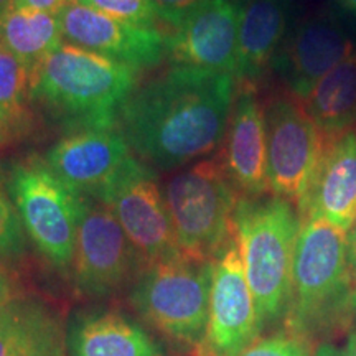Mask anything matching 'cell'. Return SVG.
<instances>
[{
    "label": "cell",
    "mask_w": 356,
    "mask_h": 356,
    "mask_svg": "<svg viewBox=\"0 0 356 356\" xmlns=\"http://www.w3.org/2000/svg\"><path fill=\"white\" fill-rule=\"evenodd\" d=\"M236 89L229 73L173 65L132 92L118 127L149 167H186L222 144Z\"/></svg>",
    "instance_id": "obj_1"
},
{
    "label": "cell",
    "mask_w": 356,
    "mask_h": 356,
    "mask_svg": "<svg viewBox=\"0 0 356 356\" xmlns=\"http://www.w3.org/2000/svg\"><path fill=\"white\" fill-rule=\"evenodd\" d=\"M137 73L63 42L30 76V99L68 134L114 129L137 89Z\"/></svg>",
    "instance_id": "obj_2"
},
{
    "label": "cell",
    "mask_w": 356,
    "mask_h": 356,
    "mask_svg": "<svg viewBox=\"0 0 356 356\" xmlns=\"http://www.w3.org/2000/svg\"><path fill=\"white\" fill-rule=\"evenodd\" d=\"M300 226L299 210L289 200L241 197L236 204L234 234L262 327L287 317Z\"/></svg>",
    "instance_id": "obj_3"
},
{
    "label": "cell",
    "mask_w": 356,
    "mask_h": 356,
    "mask_svg": "<svg viewBox=\"0 0 356 356\" xmlns=\"http://www.w3.org/2000/svg\"><path fill=\"white\" fill-rule=\"evenodd\" d=\"M353 287L345 231L322 218H302L286 317L291 333L314 337L346 317Z\"/></svg>",
    "instance_id": "obj_4"
},
{
    "label": "cell",
    "mask_w": 356,
    "mask_h": 356,
    "mask_svg": "<svg viewBox=\"0 0 356 356\" xmlns=\"http://www.w3.org/2000/svg\"><path fill=\"white\" fill-rule=\"evenodd\" d=\"M213 261L178 254L147 264L134 280L131 304L150 327L197 350L210 314Z\"/></svg>",
    "instance_id": "obj_5"
},
{
    "label": "cell",
    "mask_w": 356,
    "mask_h": 356,
    "mask_svg": "<svg viewBox=\"0 0 356 356\" xmlns=\"http://www.w3.org/2000/svg\"><path fill=\"white\" fill-rule=\"evenodd\" d=\"M173 233L181 254L213 261L234 236L239 193L218 159L178 168L163 186Z\"/></svg>",
    "instance_id": "obj_6"
},
{
    "label": "cell",
    "mask_w": 356,
    "mask_h": 356,
    "mask_svg": "<svg viewBox=\"0 0 356 356\" xmlns=\"http://www.w3.org/2000/svg\"><path fill=\"white\" fill-rule=\"evenodd\" d=\"M6 185L33 246L53 267L70 273L83 215V195L61 181L40 155L17 160Z\"/></svg>",
    "instance_id": "obj_7"
},
{
    "label": "cell",
    "mask_w": 356,
    "mask_h": 356,
    "mask_svg": "<svg viewBox=\"0 0 356 356\" xmlns=\"http://www.w3.org/2000/svg\"><path fill=\"white\" fill-rule=\"evenodd\" d=\"M264 119L269 191L299 207L332 140L291 95L270 97Z\"/></svg>",
    "instance_id": "obj_8"
},
{
    "label": "cell",
    "mask_w": 356,
    "mask_h": 356,
    "mask_svg": "<svg viewBox=\"0 0 356 356\" xmlns=\"http://www.w3.org/2000/svg\"><path fill=\"white\" fill-rule=\"evenodd\" d=\"M145 267L139 251L106 204L84 197L71 273L74 287L89 299L119 292Z\"/></svg>",
    "instance_id": "obj_9"
},
{
    "label": "cell",
    "mask_w": 356,
    "mask_h": 356,
    "mask_svg": "<svg viewBox=\"0 0 356 356\" xmlns=\"http://www.w3.org/2000/svg\"><path fill=\"white\" fill-rule=\"evenodd\" d=\"M95 200L118 218L145 266L181 254L157 175L136 155Z\"/></svg>",
    "instance_id": "obj_10"
},
{
    "label": "cell",
    "mask_w": 356,
    "mask_h": 356,
    "mask_svg": "<svg viewBox=\"0 0 356 356\" xmlns=\"http://www.w3.org/2000/svg\"><path fill=\"white\" fill-rule=\"evenodd\" d=\"M261 330L234 234L213 259L210 314L195 356H241L259 338Z\"/></svg>",
    "instance_id": "obj_11"
},
{
    "label": "cell",
    "mask_w": 356,
    "mask_h": 356,
    "mask_svg": "<svg viewBox=\"0 0 356 356\" xmlns=\"http://www.w3.org/2000/svg\"><path fill=\"white\" fill-rule=\"evenodd\" d=\"M56 17L66 43L136 71L152 70L167 56V37L157 26L129 24L83 3H65Z\"/></svg>",
    "instance_id": "obj_12"
},
{
    "label": "cell",
    "mask_w": 356,
    "mask_h": 356,
    "mask_svg": "<svg viewBox=\"0 0 356 356\" xmlns=\"http://www.w3.org/2000/svg\"><path fill=\"white\" fill-rule=\"evenodd\" d=\"M355 50L348 26L325 13L300 22L280 44L273 65L289 95L304 102L320 79Z\"/></svg>",
    "instance_id": "obj_13"
},
{
    "label": "cell",
    "mask_w": 356,
    "mask_h": 356,
    "mask_svg": "<svg viewBox=\"0 0 356 356\" xmlns=\"http://www.w3.org/2000/svg\"><path fill=\"white\" fill-rule=\"evenodd\" d=\"M241 0H203L167 35L173 65L236 73Z\"/></svg>",
    "instance_id": "obj_14"
},
{
    "label": "cell",
    "mask_w": 356,
    "mask_h": 356,
    "mask_svg": "<svg viewBox=\"0 0 356 356\" xmlns=\"http://www.w3.org/2000/svg\"><path fill=\"white\" fill-rule=\"evenodd\" d=\"M132 155L121 131L114 127L68 134L50 147L44 160L71 190L96 198Z\"/></svg>",
    "instance_id": "obj_15"
},
{
    "label": "cell",
    "mask_w": 356,
    "mask_h": 356,
    "mask_svg": "<svg viewBox=\"0 0 356 356\" xmlns=\"http://www.w3.org/2000/svg\"><path fill=\"white\" fill-rule=\"evenodd\" d=\"M221 163L243 198H261L267 185V145L264 104L254 83H238L225 136Z\"/></svg>",
    "instance_id": "obj_16"
},
{
    "label": "cell",
    "mask_w": 356,
    "mask_h": 356,
    "mask_svg": "<svg viewBox=\"0 0 356 356\" xmlns=\"http://www.w3.org/2000/svg\"><path fill=\"white\" fill-rule=\"evenodd\" d=\"M297 210L300 218H322L348 233L356 218V132L328 145Z\"/></svg>",
    "instance_id": "obj_17"
},
{
    "label": "cell",
    "mask_w": 356,
    "mask_h": 356,
    "mask_svg": "<svg viewBox=\"0 0 356 356\" xmlns=\"http://www.w3.org/2000/svg\"><path fill=\"white\" fill-rule=\"evenodd\" d=\"M68 356H167L139 323L118 310L76 314L66 332Z\"/></svg>",
    "instance_id": "obj_18"
},
{
    "label": "cell",
    "mask_w": 356,
    "mask_h": 356,
    "mask_svg": "<svg viewBox=\"0 0 356 356\" xmlns=\"http://www.w3.org/2000/svg\"><path fill=\"white\" fill-rule=\"evenodd\" d=\"M286 0H241L234 78L254 83L286 40Z\"/></svg>",
    "instance_id": "obj_19"
},
{
    "label": "cell",
    "mask_w": 356,
    "mask_h": 356,
    "mask_svg": "<svg viewBox=\"0 0 356 356\" xmlns=\"http://www.w3.org/2000/svg\"><path fill=\"white\" fill-rule=\"evenodd\" d=\"M302 104L328 140L356 132V50L325 74Z\"/></svg>",
    "instance_id": "obj_20"
},
{
    "label": "cell",
    "mask_w": 356,
    "mask_h": 356,
    "mask_svg": "<svg viewBox=\"0 0 356 356\" xmlns=\"http://www.w3.org/2000/svg\"><path fill=\"white\" fill-rule=\"evenodd\" d=\"M63 42L56 13L12 7L0 12V47L19 60L30 76Z\"/></svg>",
    "instance_id": "obj_21"
},
{
    "label": "cell",
    "mask_w": 356,
    "mask_h": 356,
    "mask_svg": "<svg viewBox=\"0 0 356 356\" xmlns=\"http://www.w3.org/2000/svg\"><path fill=\"white\" fill-rule=\"evenodd\" d=\"M58 318L37 299L19 297L0 309V356H17Z\"/></svg>",
    "instance_id": "obj_22"
},
{
    "label": "cell",
    "mask_w": 356,
    "mask_h": 356,
    "mask_svg": "<svg viewBox=\"0 0 356 356\" xmlns=\"http://www.w3.org/2000/svg\"><path fill=\"white\" fill-rule=\"evenodd\" d=\"M30 74L12 53L0 47V131L10 137L25 134L32 121Z\"/></svg>",
    "instance_id": "obj_23"
},
{
    "label": "cell",
    "mask_w": 356,
    "mask_h": 356,
    "mask_svg": "<svg viewBox=\"0 0 356 356\" xmlns=\"http://www.w3.org/2000/svg\"><path fill=\"white\" fill-rule=\"evenodd\" d=\"M26 238L19 211L0 178V264L24 256Z\"/></svg>",
    "instance_id": "obj_24"
},
{
    "label": "cell",
    "mask_w": 356,
    "mask_h": 356,
    "mask_svg": "<svg viewBox=\"0 0 356 356\" xmlns=\"http://www.w3.org/2000/svg\"><path fill=\"white\" fill-rule=\"evenodd\" d=\"M114 19L142 26H157L159 15L150 0H79Z\"/></svg>",
    "instance_id": "obj_25"
},
{
    "label": "cell",
    "mask_w": 356,
    "mask_h": 356,
    "mask_svg": "<svg viewBox=\"0 0 356 356\" xmlns=\"http://www.w3.org/2000/svg\"><path fill=\"white\" fill-rule=\"evenodd\" d=\"M241 356H310V353L300 337L280 332L257 338Z\"/></svg>",
    "instance_id": "obj_26"
},
{
    "label": "cell",
    "mask_w": 356,
    "mask_h": 356,
    "mask_svg": "<svg viewBox=\"0 0 356 356\" xmlns=\"http://www.w3.org/2000/svg\"><path fill=\"white\" fill-rule=\"evenodd\" d=\"M17 356H68L66 333L61 328V323H53L42 337Z\"/></svg>",
    "instance_id": "obj_27"
},
{
    "label": "cell",
    "mask_w": 356,
    "mask_h": 356,
    "mask_svg": "<svg viewBox=\"0 0 356 356\" xmlns=\"http://www.w3.org/2000/svg\"><path fill=\"white\" fill-rule=\"evenodd\" d=\"M150 2L157 12L159 20L175 29L186 13L203 0H150Z\"/></svg>",
    "instance_id": "obj_28"
},
{
    "label": "cell",
    "mask_w": 356,
    "mask_h": 356,
    "mask_svg": "<svg viewBox=\"0 0 356 356\" xmlns=\"http://www.w3.org/2000/svg\"><path fill=\"white\" fill-rule=\"evenodd\" d=\"M19 297L22 296L15 277L8 273L6 266L0 264V309L10 304L12 300L19 299Z\"/></svg>",
    "instance_id": "obj_29"
},
{
    "label": "cell",
    "mask_w": 356,
    "mask_h": 356,
    "mask_svg": "<svg viewBox=\"0 0 356 356\" xmlns=\"http://www.w3.org/2000/svg\"><path fill=\"white\" fill-rule=\"evenodd\" d=\"M65 0H13L12 8H26V10H38L48 13H58L65 6Z\"/></svg>",
    "instance_id": "obj_30"
},
{
    "label": "cell",
    "mask_w": 356,
    "mask_h": 356,
    "mask_svg": "<svg viewBox=\"0 0 356 356\" xmlns=\"http://www.w3.org/2000/svg\"><path fill=\"white\" fill-rule=\"evenodd\" d=\"M315 356H356V332L350 333L343 345H322Z\"/></svg>",
    "instance_id": "obj_31"
},
{
    "label": "cell",
    "mask_w": 356,
    "mask_h": 356,
    "mask_svg": "<svg viewBox=\"0 0 356 356\" xmlns=\"http://www.w3.org/2000/svg\"><path fill=\"white\" fill-rule=\"evenodd\" d=\"M346 241H348V262L351 277H353V284L356 286V218L348 233H346Z\"/></svg>",
    "instance_id": "obj_32"
},
{
    "label": "cell",
    "mask_w": 356,
    "mask_h": 356,
    "mask_svg": "<svg viewBox=\"0 0 356 356\" xmlns=\"http://www.w3.org/2000/svg\"><path fill=\"white\" fill-rule=\"evenodd\" d=\"M346 317H356V286L353 287V291H351L348 305H346Z\"/></svg>",
    "instance_id": "obj_33"
},
{
    "label": "cell",
    "mask_w": 356,
    "mask_h": 356,
    "mask_svg": "<svg viewBox=\"0 0 356 356\" xmlns=\"http://www.w3.org/2000/svg\"><path fill=\"white\" fill-rule=\"evenodd\" d=\"M338 3H340L341 7L345 8V10H348L351 13H356V0H337Z\"/></svg>",
    "instance_id": "obj_34"
},
{
    "label": "cell",
    "mask_w": 356,
    "mask_h": 356,
    "mask_svg": "<svg viewBox=\"0 0 356 356\" xmlns=\"http://www.w3.org/2000/svg\"><path fill=\"white\" fill-rule=\"evenodd\" d=\"M12 2H13V0H0V12L6 10V8L10 7Z\"/></svg>",
    "instance_id": "obj_35"
},
{
    "label": "cell",
    "mask_w": 356,
    "mask_h": 356,
    "mask_svg": "<svg viewBox=\"0 0 356 356\" xmlns=\"http://www.w3.org/2000/svg\"><path fill=\"white\" fill-rule=\"evenodd\" d=\"M6 142H7V139H6V136H3V134H2V131H0V147H2L3 144H6Z\"/></svg>",
    "instance_id": "obj_36"
},
{
    "label": "cell",
    "mask_w": 356,
    "mask_h": 356,
    "mask_svg": "<svg viewBox=\"0 0 356 356\" xmlns=\"http://www.w3.org/2000/svg\"><path fill=\"white\" fill-rule=\"evenodd\" d=\"M65 2H66V3H78L79 0H65Z\"/></svg>",
    "instance_id": "obj_37"
}]
</instances>
